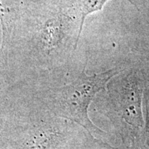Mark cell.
Here are the masks:
<instances>
[{
	"label": "cell",
	"instance_id": "1",
	"mask_svg": "<svg viewBox=\"0 0 149 149\" xmlns=\"http://www.w3.org/2000/svg\"><path fill=\"white\" fill-rule=\"evenodd\" d=\"M119 72L117 68L93 75H88L83 71L66 86L64 89L63 102L68 117L90 133L101 132L89 119V105L97 93L106 89L108 81Z\"/></svg>",
	"mask_w": 149,
	"mask_h": 149
},
{
	"label": "cell",
	"instance_id": "2",
	"mask_svg": "<svg viewBox=\"0 0 149 149\" xmlns=\"http://www.w3.org/2000/svg\"><path fill=\"white\" fill-rule=\"evenodd\" d=\"M108 0H81V1H82V5H81V23L80 25V30L79 31V35L77 36L76 44H77L79 35L81 32V29L83 28L86 17L93 13L101 10L103 6L105 4V3ZM128 1H131V0H128Z\"/></svg>",
	"mask_w": 149,
	"mask_h": 149
}]
</instances>
